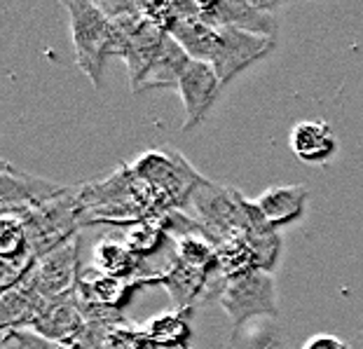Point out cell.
<instances>
[{
	"mask_svg": "<svg viewBox=\"0 0 363 349\" xmlns=\"http://www.w3.org/2000/svg\"><path fill=\"white\" fill-rule=\"evenodd\" d=\"M145 218H157L155 206L129 165H120L104 178L78 185L80 228L89 225L127 228Z\"/></svg>",
	"mask_w": 363,
	"mask_h": 349,
	"instance_id": "cell-1",
	"label": "cell"
},
{
	"mask_svg": "<svg viewBox=\"0 0 363 349\" xmlns=\"http://www.w3.org/2000/svg\"><path fill=\"white\" fill-rule=\"evenodd\" d=\"M131 172L152 199L155 214L181 211L204 176L179 150L152 148L131 162Z\"/></svg>",
	"mask_w": 363,
	"mask_h": 349,
	"instance_id": "cell-2",
	"label": "cell"
},
{
	"mask_svg": "<svg viewBox=\"0 0 363 349\" xmlns=\"http://www.w3.org/2000/svg\"><path fill=\"white\" fill-rule=\"evenodd\" d=\"M181 211L197 223L213 246L246 232V199L239 190L204 181L192 192Z\"/></svg>",
	"mask_w": 363,
	"mask_h": 349,
	"instance_id": "cell-3",
	"label": "cell"
},
{
	"mask_svg": "<svg viewBox=\"0 0 363 349\" xmlns=\"http://www.w3.org/2000/svg\"><path fill=\"white\" fill-rule=\"evenodd\" d=\"M64 7L71 17V38L75 61L99 89L104 82V64L111 57L113 48V26L111 19L101 12L96 3L84 0H66Z\"/></svg>",
	"mask_w": 363,
	"mask_h": 349,
	"instance_id": "cell-4",
	"label": "cell"
},
{
	"mask_svg": "<svg viewBox=\"0 0 363 349\" xmlns=\"http://www.w3.org/2000/svg\"><path fill=\"white\" fill-rule=\"evenodd\" d=\"M19 221L24 223L28 246L35 258L78 237V185H68L64 195L43 204L40 209H33Z\"/></svg>",
	"mask_w": 363,
	"mask_h": 349,
	"instance_id": "cell-5",
	"label": "cell"
},
{
	"mask_svg": "<svg viewBox=\"0 0 363 349\" xmlns=\"http://www.w3.org/2000/svg\"><path fill=\"white\" fill-rule=\"evenodd\" d=\"M218 302L235 328L244 326L253 316L279 314L274 279L269 272H262V270H253L249 275L225 279L218 293Z\"/></svg>",
	"mask_w": 363,
	"mask_h": 349,
	"instance_id": "cell-6",
	"label": "cell"
},
{
	"mask_svg": "<svg viewBox=\"0 0 363 349\" xmlns=\"http://www.w3.org/2000/svg\"><path fill=\"white\" fill-rule=\"evenodd\" d=\"M277 10L279 3H262V0H206L199 3V19L211 28H235L277 43L279 35Z\"/></svg>",
	"mask_w": 363,
	"mask_h": 349,
	"instance_id": "cell-7",
	"label": "cell"
},
{
	"mask_svg": "<svg viewBox=\"0 0 363 349\" xmlns=\"http://www.w3.org/2000/svg\"><path fill=\"white\" fill-rule=\"evenodd\" d=\"M216 45L208 64L213 66L216 75L220 77L223 87L233 82L235 77L253 66L256 61L265 59L269 52L274 50V40L269 38H260L253 33H244V31L235 28H216Z\"/></svg>",
	"mask_w": 363,
	"mask_h": 349,
	"instance_id": "cell-8",
	"label": "cell"
},
{
	"mask_svg": "<svg viewBox=\"0 0 363 349\" xmlns=\"http://www.w3.org/2000/svg\"><path fill=\"white\" fill-rule=\"evenodd\" d=\"M68 185H59L40 176L17 172L12 165L3 162L0 169V214L3 216H26L33 209H40L48 201L64 195Z\"/></svg>",
	"mask_w": 363,
	"mask_h": 349,
	"instance_id": "cell-9",
	"label": "cell"
},
{
	"mask_svg": "<svg viewBox=\"0 0 363 349\" xmlns=\"http://www.w3.org/2000/svg\"><path fill=\"white\" fill-rule=\"evenodd\" d=\"M30 282L45 300L59 298L78 289L80 282V237L68 239L50 253L40 255L30 270Z\"/></svg>",
	"mask_w": 363,
	"mask_h": 349,
	"instance_id": "cell-10",
	"label": "cell"
},
{
	"mask_svg": "<svg viewBox=\"0 0 363 349\" xmlns=\"http://www.w3.org/2000/svg\"><path fill=\"white\" fill-rule=\"evenodd\" d=\"M220 89H223V82H220V77L216 75L211 64L190 61L179 82V94L185 108L183 131H190L202 125L206 120V115L211 113Z\"/></svg>",
	"mask_w": 363,
	"mask_h": 349,
	"instance_id": "cell-11",
	"label": "cell"
},
{
	"mask_svg": "<svg viewBox=\"0 0 363 349\" xmlns=\"http://www.w3.org/2000/svg\"><path fill=\"white\" fill-rule=\"evenodd\" d=\"M84 323L82 314V298L80 291L75 289L71 293H64L59 298H52L45 302L43 312L30 326V331L40 333L43 338L52 340L61 347H71V343L78 338V333Z\"/></svg>",
	"mask_w": 363,
	"mask_h": 349,
	"instance_id": "cell-12",
	"label": "cell"
},
{
	"mask_svg": "<svg viewBox=\"0 0 363 349\" xmlns=\"http://www.w3.org/2000/svg\"><path fill=\"white\" fill-rule=\"evenodd\" d=\"M167 35L169 33H164L160 26L145 19L143 26L122 43L118 57L127 61L131 87H136L138 80H141V77L148 73V68L155 64V59L160 57V52L167 43Z\"/></svg>",
	"mask_w": 363,
	"mask_h": 349,
	"instance_id": "cell-13",
	"label": "cell"
},
{
	"mask_svg": "<svg viewBox=\"0 0 363 349\" xmlns=\"http://www.w3.org/2000/svg\"><path fill=\"white\" fill-rule=\"evenodd\" d=\"M291 150L300 162L307 165H326L337 153V136L333 127L323 120L298 122L291 131Z\"/></svg>",
	"mask_w": 363,
	"mask_h": 349,
	"instance_id": "cell-14",
	"label": "cell"
},
{
	"mask_svg": "<svg viewBox=\"0 0 363 349\" xmlns=\"http://www.w3.org/2000/svg\"><path fill=\"white\" fill-rule=\"evenodd\" d=\"M94 270L101 275L129 279V282L150 284L145 277V267L138 255L125 244L120 235H106L94 246Z\"/></svg>",
	"mask_w": 363,
	"mask_h": 349,
	"instance_id": "cell-15",
	"label": "cell"
},
{
	"mask_svg": "<svg viewBox=\"0 0 363 349\" xmlns=\"http://www.w3.org/2000/svg\"><path fill=\"white\" fill-rule=\"evenodd\" d=\"M30 275V272H28ZM45 300L40 291L35 289V284L26 277L24 282L12 286L0 293V326L3 331H14V328H30L38 314L43 312Z\"/></svg>",
	"mask_w": 363,
	"mask_h": 349,
	"instance_id": "cell-16",
	"label": "cell"
},
{
	"mask_svg": "<svg viewBox=\"0 0 363 349\" xmlns=\"http://www.w3.org/2000/svg\"><path fill=\"white\" fill-rule=\"evenodd\" d=\"M190 61L192 59L185 54L181 45L172 35H167V43L162 48L160 57L155 59V64L148 68V73L131 89H134V94H143L148 89H179L181 75L188 68Z\"/></svg>",
	"mask_w": 363,
	"mask_h": 349,
	"instance_id": "cell-17",
	"label": "cell"
},
{
	"mask_svg": "<svg viewBox=\"0 0 363 349\" xmlns=\"http://www.w3.org/2000/svg\"><path fill=\"white\" fill-rule=\"evenodd\" d=\"M141 286H145V284L129 282V279H120V277H111V275H101V272H96V270H87V272L80 275L78 291L87 302L122 309Z\"/></svg>",
	"mask_w": 363,
	"mask_h": 349,
	"instance_id": "cell-18",
	"label": "cell"
},
{
	"mask_svg": "<svg viewBox=\"0 0 363 349\" xmlns=\"http://www.w3.org/2000/svg\"><path fill=\"white\" fill-rule=\"evenodd\" d=\"M307 197L310 192L305 185H272L256 199V204L267 223L279 230L281 225L298 221L305 214Z\"/></svg>",
	"mask_w": 363,
	"mask_h": 349,
	"instance_id": "cell-19",
	"label": "cell"
},
{
	"mask_svg": "<svg viewBox=\"0 0 363 349\" xmlns=\"http://www.w3.org/2000/svg\"><path fill=\"white\" fill-rule=\"evenodd\" d=\"M208 277H211L208 270L185 265V262H181L179 258H176L172 270H169L167 277L162 279L160 284L167 289L174 309H192L197 298L204 293Z\"/></svg>",
	"mask_w": 363,
	"mask_h": 349,
	"instance_id": "cell-20",
	"label": "cell"
},
{
	"mask_svg": "<svg viewBox=\"0 0 363 349\" xmlns=\"http://www.w3.org/2000/svg\"><path fill=\"white\" fill-rule=\"evenodd\" d=\"M192 309H172L145 321L143 331L157 349H190Z\"/></svg>",
	"mask_w": 363,
	"mask_h": 349,
	"instance_id": "cell-21",
	"label": "cell"
},
{
	"mask_svg": "<svg viewBox=\"0 0 363 349\" xmlns=\"http://www.w3.org/2000/svg\"><path fill=\"white\" fill-rule=\"evenodd\" d=\"M216 33H218V31L211 28L208 24H204L199 17L183 19L172 31H169V35H172L174 40L181 45V48L185 50V54H188L192 61H204V64L211 61L213 45H216Z\"/></svg>",
	"mask_w": 363,
	"mask_h": 349,
	"instance_id": "cell-22",
	"label": "cell"
},
{
	"mask_svg": "<svg viewBox=\"0 0 363 349\" xmlns=\"http://www.w3.org/2000/svg\"><path fill=\"white\" fill-rule=\"evenodd\" d=\"M216 253H218V272L223 275V279H235L258 270L256 253H253L249 239L244 235L225 239L223 244L216 246Z\"/></svg>",
	"mask_w": 363,
	"mask_h": 349,
	"instance_id": "cell-23",
	"label": "cell"
},
{
	"mask_svg": "<svg viewBox=\"0 0 363 349\" xmlns=\"http://www.w3.org/2000/svg\"><path fill=\"white\" fill-rule=\"evenodd\" d=\"M176 258L185 265L208 270V272H218V253L216 246L208 242L202 232H185V235L174 239Z\"/></svg>",
	"mask_w": 363,
	"mask_h": 349,
	"instance_id": "cell-24",
	"label": "cell"
},
{
	"mask_svg": "<svg viewBox=\"0 0 363 349\" xmlns=\"http://www.w3.org/2000/svg\"><path fill=\"white\" fill-rule=\"evenodd\" d=\"M0 260L28 262L38 260L28 246V237L17 216H0Z\"/></svg>",
	"mask_w": 363,
	"mask_h": 349,
	"instance_id": "cell-25",
	"label": "cell"
},
{
	"mask_svg": "<svg viewBox=\"0 0 363 349\" xmlns=\"http://www.w3.org/2000/svg\"><path fill=\"white\" fill-rule=\"evenodd\" d=\"M104 349H157V347L152 345V340L145 336L143 328L131 323H122L111 331V336L106 338Z\"/></svg>",
	"mask_w": 363,
	"mask_h": 349,
	"instance_id": "cell-26",
	"label": "cell"
},
{
	"mask_svg": "<svg viewBox=\"0 0 363 349\" xmlns=\"http://www.w3.org/2000/svg\"><path fill=\"white\" fill-rule=\"evenodd\" d=\"M0 349H66V347L52 343V340L43 338L40 333L30 328H14L3 333Z\"/></svg>",
	"mask_w": 363,
	"mask_h": 349,
	"instance_id": "cell-27",
	"label": "cell"
},
{
	"mask_svg": "<svg viewBox=\"0 0 363 349\" xmlns=\"http://www.w3.org/2000/svg\"><path fill=\"white\" fill-rule=\"evenodd\" d=\"M305 349H352V347L347 345L342 338L328 336V333H321V336H314V338L307 340Z\"/></svg>",
	"mask_w": 363,
	"mask_h": 349,
	"instance_id": "cell-28",
	"label": "cell"
}]
</instances>
